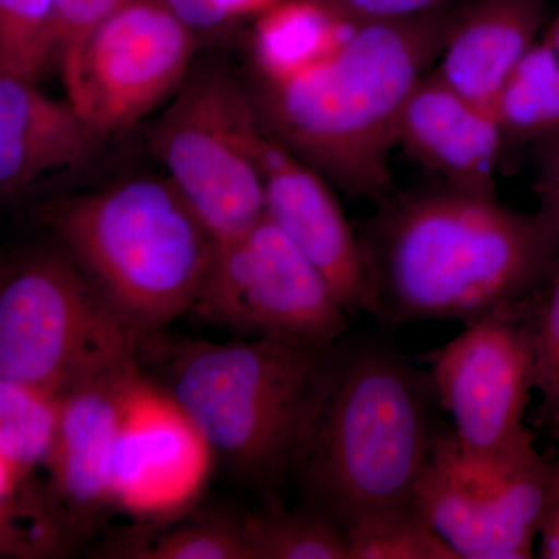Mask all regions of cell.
Listing matches in <instances>:
<instances>
[{"mask_svg":"<svg viewBox=\"0 0 559 559\" xmlns=\"http://www.w3.org/2000/svg\"><path fill=\"white\" fill-rule=\"evenodd\" d=\"M245 528L253 559H349L342 528L307 507L246 513Z\"/></svg>","mask_w":559,"mask_h":559,"instance_id":"obj_19","label":"cell"},{"mask_svg":"<svg viewBox=\"0 0 559 559\" xmlns=\"http://www.w3.org/2000/svg\"><path fill=\"white\" fill-rule=\"evenodd\" d=\"M533 388L543 399L544 419L559 440V257L550 278L536 294Z\"/></svg>","mask_w":559,"mask_h":559,"instance_id":"obj_27","label":"cell"},{"mask_svg":"<svg viewBox=\"0 0 559 559\" xmlns=\"http://www.w3.org/2000/svg\"><path fill=\"white\" fill-rule=\"evenodd\" d=\"M536 191L540 207L559 226V132L536 142Z\"/></svg>","mask_w":559,"mask_h":559,"instance_id":"obj_30","label":"cell"},{"mask_svg":"<svg viewBox=\"0 0 559 559\" xmlns=\"http://www.w3.org/2000/svg\"><path fill=\"white\" fill-rule=\"evenodd\" d=\"M57 0H0V68L36 81L55 64Z\"/></svg>","mask_w":559,"mask_h":559,"instance_id":"obj_22","label":"cell"},{"mask_svg":"<svg viewBox=\"0 0 559 559\" xmlns=\"http://www.w3.org/2000/svg\"><path fill=\"white\" fill-rule=\"evenodd\" d=\"M557 457L549 462L546 499L539 524V558L559 559V440Z\"/></svg>","mask_w":559,"mask_h":559,"instance_id":"obj_31","label":"cell"},{"mask_svg":"<svg viewBox=\"0 0 559 559\" xmlns=\"http://www.w3.org/2000/svg\"><path fill=\"white\" fill-rule=\"evenodd\" d=\"M546 13V0H477L460 11L433 73L469 102L491 109L511 70L536 44Z\"/></svg>","mask_w":559,"mask_h":559,"instance_id":"obj_16","label":"cell"},{"mask_svg":"<svg viewBox=\"0 0 559 559\" xmlns=\"http://www.w3.org/2000/svg\"><path fill=\"white\" fill-rule=\"evenodd\" d=\"M216 457L162 385L132 373L112 452V502L134 516H171L200 496Z\"/></svg>","mask_w":559,"mask_h":559,"instance_id":"obj_12","label":"cell"},{"mask_svg":"<svg viewBox=\"0 0 559 559\" xmlns=\"http://www.w3.org/2000/svg\"><path fill=\"white\" fill-rule=\"evenodd\" d=\"M69 525L55 506L17 498L0 500V558H49L64 550Z\"/></svg>","mask_w":559,"mask_h":559,"instance_id":"obj_26","label":"cell"},{"mask_svg":"<svg viewBox=\"0 0 559 559\" xmlns=\"http://www.w3.org/2000/svg\"><path fill=\"white\" fill-rule=\"evenodd\" d=\"M128 554L139 559H253L245 514L189 522L132 546Z\"/></svg>","mask_w":559,"mask_h":559,"instance_id":"obj_24","label":"cell"},{"mask_svg":"<svg viewBox=\"0 0 559 559\" xmlns=\"http://www.w3.org/2000/svg\"><path fill=\"white\" fill-rule=\"evenodd\" d=\"M259 157L264 216L310 261L348 316L370 314V285L358 235L349 227L329 180L264 124Z\"/></svg>","mask_w":559,"mask_h":559,"instance_id":"obj_13","label":"cell"},{"mask_svg":"<svg viewBox=\"0 0 559 559\" xmlns=\"http://www.w3.org/2000/svg\"><path fill=\"white\" fill-rule=\"evenodd\" d=\"M138 359L60 393V418L47 468L53 506L69 528L86 527L114 506L110 469L121 401Z\"/></svg>","mask_w":559,"mask_h":559,"instance_id":"obj_14","label":"cell"},{"mask_svg":"<svg viewBox=\"0 0 559 559\" xmlns=\"http://www.w3.org/2000/svg\"><path fill=\"white\" fill-rule=\"evenodd\" d=\"M58 418V393L0 378V452L22 473L47 465Z\"/></svg>","mask_w":559,"mask_h":559,"instance_id":"obj_20","label":"cell"},{"mask_svg":"<svg viewBox=\"0 0 559 559\" xmlns=\"http://www.w3.org/2000/svg\"><path fill=\"white\" fill-rule=\"evenodd\" d=\"M127 0H57L53 21L55 64Z\"/></svg>","mask_w":559,"mask_h":559,"instance_id":"obj_28","label":"cell"},{"mask_svg":"<svg viewBox=\"0 0 559 559\" xmlns=\"http://www.w3.org/2000/svg\"><path fill=\"white\" fill-rule=\"evenodd\" d=\"M506 135L491 109L451 90L432 73L411 92L396 127V145L466 193L498 197L496 173Z\"/></svg>","mask_w":559,"mask_h":559,"instance_id":"obj_15","label":"cell"},{"mask_svg":"<svg viewBox=\"0 0 559 559\" xmlns=\"http://www.w3.org/2000/svg\"><path fill=\"white\" fill-rule=\"evenodd\" d=\"M277 0H219L224 13L230 21L245 16H259Z\"/></svg>","mask_w":559,"mask_h":559,"instance_id":"obj_33","label":"cell"},{"mask_svg":"<svg viewBox=\"0 0 559 559\" xmlns=\"http://www.w3.org/2000/svg\"><path fill=\"white\" fill-rule=\"evenodd\" d=\"M428 370L382 342L341 340L296 473L307 509L342 532L366 518L415 514V491L444 426Z\"/></svg>","mask_w":559,"mask_h":559,"instance_id":"obj_3","label":"cell"},{"mask_svg":"<svg viewBox=\"0 0 559 559\" xmlns=\"http://www.w3.org/2000/svg\"><path fill=\"white\" fill-rule=\"evenodd\" d=\"M0 124L86 156L94 153L98 143L68 100H55L39 90L36 81L3 68H0Z\"/></svg>","mask_w":559,"mask_h":559,"instance_id":"obj_21","label":"cell"},{"mask_svg":"<svg viewBox=\"0 0 559 559\" xmlns=\"http://www.w3.org/2000/svg\"><path fill=\"white\" fill-rule=\"evenodd\" d=\"M197 36L160 0H127L58 61L68 102L98 140L130 130L179 90Z\"/></svg>","mask_w":559,"mask_h":559,"instance_id":"obj_9","label":"cell"},{"mask_svg":"<svg viewBox=\"0 0 559 559\" xmlns=\"http://www.w3.org/2000/svg\"><path fill=\"white\" fill-rule=\"evenodd\" d=\"M340 342L183 341L167 352L162 388L238 479L275 489L299 469Z\"/></svg>","mask_w":559,"mask_h":559,"instance_id":"obj_4","label":"cell"},{"mask_svg":"<svg viewBox=\"0 0 559 559\" xmlns=\"http://www.w3.org/2000/svg\"><path fill=\"white\" fill-rule=\"evenodd\" d=\"M549 462L528 428L488 454L459 447L447 425L415 491L414 511L460 559H527L538 540Z\"/></svg>","mask_w":559,"mask_h":559,"instance_id":"obj_8","label":"cell"},{"mask_svg":"<svg viewBox=\"0 0 559 559\" xmlns=\"http://www.w3.org/2000/svg\"><path fill=\"white\" fill-rule=\"evenodd\" d=\"M347 22L325 0H277L259 14L253 61L260 81L278 83L329 60L347 38Z\"/></svg>","mask_w":559,"mask_h":559,"instance_id":"obj_17","label":"cell"},{"mask_svg":"<svg viewBox=\"0 0 559 559\" xmlns=\"http://www.w3.org/2000/svg\"><path fill=\"white\" fill-rule=\"evenodd\" d=\"M24 473L0 452V500L16 495Z\"/></svg>","mask_w":559,"mask_h":559,"instance_id":"obj_34","label":"cell"},{"mask_svg":"<svg viewBox=\"0 0 559 559\" xmlns=\"http://www.w3.org/2000/svg\"><path fill=\"white\" fill-rule=\"evenodd\" d=\"M370 316L384 325L469 322L546 285L559 257L549 213L443 186L385 198L358 235Z\"/></svg>","mask_w":559,"mask_h":559,"instance_id":"obj_1","label":"cell"},{"mask_svg":"<svg viewBox=\"0 0 559 559\" xmlns=\"http://www.w3.org/2000/svg\"><path fill=\"white\" fill-rule=\"evenodd\" d=\"M459 14L443 9L353 27L316 68L278 83L260 81L253 102L261 121L344 193L385 200L401 110L440 58Z\"/></svg>","mask_w":559,"mask_h":559,"instance_id":"obj_2","label":"cell"},{"mask_svg":"<svg viewBox=\"0 0 559 559\" xmlns=\"http://www.w3.org/2000/svg\"><path fill=\"white\" fill-rule=\"evenodd\" d=\"M47 221L62 252L142 337L191 311L215 250L165 176H134L66 198Z\"/></svg>","mask_w":559,"mask_h":559,"instance_id":"obj_5","label":"cell"},{"mask_svg":"<svg viewBox=\"0 0 559 559\" xmlns=\"http://www.w3.org/2000/svg\"><path fill=\"white\" fill-rule=\"evenodd\" d=\"M90 159L68 146L0 124V198H13Z\"/></svg>","mask_w":559,"mask_h":559,"instance_id":"obj_25","label":"cell"},{"mask_svg":"<svg viewBox=\"0 0 559 559\" xmlns=\"http://www.w3.org/2000/svg\"><path fill=\"white\" fill-rule=\"evenodd\" d=\"M538 290L469 320L454 340L418 356L465 451L488 454L525 426Z\"/></svg>","mask_w":559,"mask_h":559,"instance_id":"obj_11","label":"cell"},{"mask_svg":"<svg viewBox=\"0 0 559 559\" xmlns=\"http://www.w3.org/2000/svg\"><path fill=\"white\" fill-rule=\"evenodd\" d=\"M491 112L507 140H538L559 132V55L533 44L502 84Z\"/></svg>","mask_w":559,"mask_h":559,"instance_id":"obj_18","label":"cell"},{"mask_svg":"<svg viewBox=\"0 0 559 559\" xmlns=\"http://www.w3.org/2000/svg\"><path fill=\"white\" fill-rule=\"evenodd\" d=\"M349 559H460L415 514H382L344 530Z\"/></svg>","mask_w":559,"mask_h":559,"instance_id":"obj_23","label":"cell"},{"mask_svg":"<svg viewBox=\"0 0 559 559\" xmlns=\"http://www.w3.org/2000/svg\"><path fill=\"white\" fill-rule=\"evenodd\" d=\"M197 35L224 31L230 24L219 0H160Z\"/></svg>","mask_w":559,"mask_h":559,"instance_id":"obj_32","label":"cell"},{"mask_svg":"<svg viewBox=\"0 0 559 559\" xmlns=\"http://www.w3.org/2000/svg\"><path fill=\"white\" fill-rule=\"evenodd\" d=\"M261 134L252 95L212 62L190 69L151 124V153L215 245L264 218Z\"/></svg>","mask_w":559,"mask_h":559,"instance_id":"obj_6","label":"cell"},{"mask_svg":"<svg viewBox=\"0 0 559 559\" xmlns=\"http://www.w3.org/2000/svg\"><path fill=\"white\" fill-rule=\"evenodd\" d=\"M72 260L39 250L0 271V378L60 393L138 359L140 341Z\"/></svg>","mask_w":559,"mask_h":559,"instance_id":"obj_7","label":"cell"},{"mask_svg":"<svg viewBox=\"0 0 559 559\" xmlns=\"http://www.w3.org/2000/svg\"><path fill=\"white\" fill-rule=\"evenodd\" d=\"M190 312L237 336L312 345L341 341L349 318L322 275L266 216L215 245Z\"/></svg>","mask_w":559,"mask_h":559,"instance_id":"obj_10","label":"cell"},{"mask_svg":"<svg viewBox=\"0 0 559 559\" xmlns=\"http://www.w3.org/2000/svg\"><path fill=\"white\" fill-rule=\"evenodd\" d=\"M544 43L549 44L551 49L557 51L559 55V14L551 21L549 28H547L546 36H544Z\"/></svg>","mask_w":559,"mask_h":559,"instance_id":"obj_35","label":"cell"},{"mask_svg":"<svg viewBox=\"0 0 559 559\" xmlns=\"http://www.w3.org/2000/svg\"><path fill=\"white\" fill-rule=\"evenodd\" d=\"M349 27L448 9L450 0H325Z\"/></svg>","mask_w":559,"mask_h":559,"instance_id":"obj_29","label":"cell"}]
</instances>
